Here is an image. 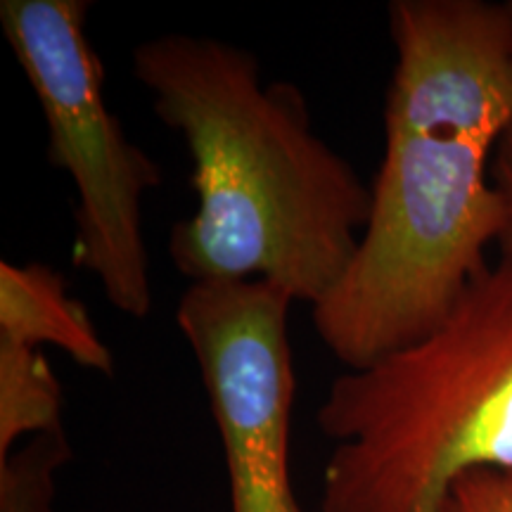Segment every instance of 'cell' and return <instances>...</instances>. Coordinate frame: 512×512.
<instances>
[{"instance_id": "obj_1", "label": "cell", "mask_w": 512, "mask_h": 512, "mask_svg": "<svg viewBox=\"0 0 512 512\" xmlns=\"http://www.w3.org/2000/svg\"><path fill=\"white\" fill-rule=\"evenodd\" d=\"M396 67L368 226L318 306V337L347 370L425 337L491 264L505 226L491 162L512 124L508 3L394 0Z\"/></svg>"}, {"instance_id": "obj_2", "label": "cell", "mask_w": 512, "mask_h": 512, "mask_svg": "<svg viewBox=\"0 0 512 512\" xmlns=\"http://www.w3.org/2000/svg\"><path fill=\"white\" fill-rule=\"evenodd\" d=\"M133 74L192 157L197 207L171 228L190 285L256 283L311 309L332 292L368 226L370 185L316 136L302 91L264 81L259 60L207 36L133 50Z\"/></svg>"}, {"instance_id": "obj_3", "label": "cell", "mask_w": 512, "mask_h": 512, "mask_svg": "<svg viewBox=\"0 0 512 512\" xmlns=\"http://www.w3.org/2000/svg\"><path fill=\"white\" fill-rule=\"evenodd\" d=\"M332 441L320 512H441L458 477H512V259L425 337L344 370L316 413Z\"/></svg>"}, {"instance_id": "obj_4", "label": "cell", "mask_w": 512, "mask_h": 512, "mask_svg": "<svg viewBox=\"0 0 512 512\" xmlns=\"http://www.w3.org/2000/svg\"><path fill=\"white\" fill-rule=\"evenodd\" d=\"M88 12V0H3L0 27L41 105L48 162L79 192L74 266L98 278L114 309L140 320L152 311L143 195L164 176L107 105Z\"/></svg>"}, {"instance_id": "obj_5", "label": "cell", "mask_w": 512, "mask_h": 512, "mask_svg": "<svg viewBox=\"0 0 512 512\" xmlns=\"http://www.w3.org/2000/svg\"><path fill=\"white\" fill-rule=\"evenodd\" d=\"M292 304L264 280L190 285L178 302V330L200 368L226 456L230 512H306L290 475Z\"/></svg>"}, {"instance_id": "obj_6", "label": "cell", "mask_w": 512, "mask_h": 512, "mask_svg": "<svg viewBox=\"0 0 512 512\" xmlns=\"http://www.w3.org/2000/svg\"><path fill=\"white\" fill-rule=\"evenodd\" d=\"M0 339L34 349L53 344L81 368L114 373V356L91 313L50 266L0 261Z\"/></svg>"}, {"instance_id": "obj_7", "label": "cell", "mask_w": 512, "mask_h": 512, "mask_svg": "<svg viewBox=\"0 0 512 512\" xmlns=\"http://www.w3.org/2000/svg\"><path fill=\"white\" fill-rule=\"evenodd\" d=\"M62 384L34 347L0 339V458L22 437L62 430Z\"/></svg>"}, {"instance_id": "obj_8", "label": "cell", "mask_w": 512, "mask_h": 512, "mask_svg": "<svg viewBox=\"0 0 512 512\" xmlns=\"http://www.w3.org/2000/svg\"><path fill=\"white\" fill-rule=\"evenodd\" d=\"M69 458L64 427L38 434L0 458V512H53L55 475Z\"/></svg>"}, {"instance_id": "obj_9", "label": "cell", "mask_w": 512, "mask_h": 512, "mask_svg": "<svg viewBox=\"0 0 512 512\" xmlns=\"http://www.w3.org/2000/svg\"><path fill=\"white\" fill-rule=\"evenodd\" d=\"M441 512H512V477L494 470H472L458 477Z\"/></svg>"}, {"instance_id": "obj_10", "label": "cell", "mask_w": 512, "mask_h": 512, "mask_svg": "<svg viewBox=\"0 0 512 512\" xmlns=\"http://www.w3.org/2000/svg\"><path fill=\"white\" fill-rule=\"evenodd\" d=\"M491 178L501 192L505 207V226L501 240H498V249H501V256L512 259V124L496 147L494 162H491Z\"/></svg>"}, {"instance_id": "obj_11", "label": "cell", "mask_w": 512, "mask_h": 512, "mask_svg": "<svg viewBox=\"0 0 512 512\" xmlns=\"http://www.w3.org/2000/svg\"><path fill=\"white\" fill-rule=\"evenodd\" d=\"M508 10H510V15H512V0L508 3Z\"/></svg>"}]
</instances>
